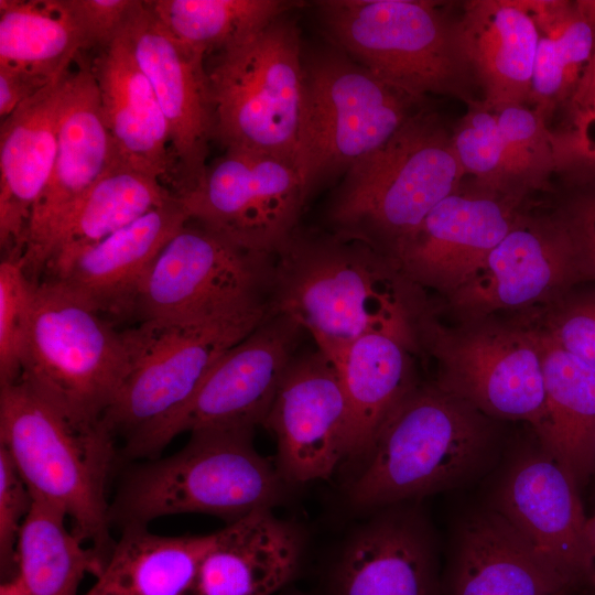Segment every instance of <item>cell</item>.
<instances>
[{
  "mask_svg": "<svg viewBox=\"0 0 595 595\" xmlns=\"http://www.w3.org/2000/svg\"><path fill=\"white\" fill-rule=\"evenodd\" d=\"M39 90L20 75L0 68V118L7 119L22 102Z\"/></svg>",
  "mask_w": 595,
  "mask_h": 595,
  "instance_id": "ee69618b",
  "label": "cell"
},
{
  "mask_svg": "<svg viewBox=\"0 0 595 595\" xmlns=\"http://www.w3.org/2000/svg\"><path fill=\"white\" fill-rule=\"evenodd\" d=\"M554 305L544 332L595 369V293L569 294Z\"/></svg>",
  "mask_w": 595,
  "mask_h": 595,
  "instance_id": "ab89813d",
  "label": "cell"
},
{
  "mask_svg": "<svg viewBox=\"0 0 595 595\" xmlns=\"http://www.w3.org/2000/svg\"><path fill=\"white\" fill-rule=\"evenodd\" d=\"M347 540L334 569L333 595H442L437 542L422 509L383 507Z\"/></svg>",
  "mask_w": 595,
  "mask_h": 595,
  "instance_id": "44dd1931",
  "label": "cell"
},
{
  "mask_svg": "<svg viewBox=\"0 0 595 595\" xmlns=\"http://www.w3.org/2000/svg\"><path fill=\"white\" fill-rule=\"evenodd\" d=\"M303 332L292 318L272 311L218 359L183 407L126 440V456L152 459L184 432L263 424Z\"/></svg>",
  "mask_w": 595,
  "mask_h": 595,
  "instance_id": "8fae6325",
  "label": "cell"
},
{
  "mask_svg": "<svg viewBox=\"0 0 595 595\" xmlns=\"http://www.w3.org/2000/svg\"><path fill=\"white\" fill-rule=\"evenodd\" d=\"M188 220L173 197L78 252L51 279L101 315L129 316L152 262Z\"/></svg>",
  "mask_w": 595,
  "mask_h": 595,
  "instance_id": "603a6c76",
  "label": "cell"
},
{
  "mask_svg": "<svg viewBox=\"0 0 595 595\" xmlns=\"http://www.w3.org/2000/svg\"><path fill=\"white\" fill-rule=\"evenodd\" d=\"M420 102L340 50L304 55L294 166L309 196L383 145Z\"/></svg>",
  "mask_w": 595,
  "mask_h": 595,
  "instance_id": "ba28073f",
  "label": "cell"
},
{
  "mask_svg": "<svg viewBox=\"0 0 595 595\" xmlns=\"http://www.w3.org/2000/svg\"><path fill=\"white\" fill-rule=\"evenodd\" d=\"M585 280L591 278L564 210L519 214L482 268L448 296L454 310L475 321L538 302L555 304Z\"/></svg>",
  "mask_w": 595,
  "mask_h": 595,
  "instance_id": "9a60e30c",
  "label": "cell"
},
{
  "mask_svg": "<svg viewBox=\"0 0 595 595\" xmlns=\"http://www.w3.org/2000/svg\"><path fill=\"white\" fill-rule=\"evenodd\" d=\"M575 589L488 504L456 521L444 595H555Z\"/></svg>",
  "mask_w": 595,
  "mask_h": 595,
  "instance_id": "7402d4cb",
  "label": "cell"
},
{
  "mask_svg": "<svg viewBox=\"0 0 595 595\" xmlns=\"http://www.w3.org/2000/svg\"><path fill=\"white\" fill-rule=\"evenodd\" d=\"M552 134L556 172L580 183L595 182V98L569 112L565 127Z\"/></svg>",
  "mask_w": 595,
  "mask_h": 595,
  "instance_id": "60d3db41",
  "label": "cell"
},
{
  "mask_svg": "<svg viewBox=\"0 0 595 595\" xmlns=\"http://www.w3.org/2000/svg\"><path fill=\"white\" fill-rule=\"evenodd\" d=\"M270 301L188 317L153 318L123 332L128 363L102 415L126 440L183 407L218 359L270 314Z\"/></svg>",
  "mask_w": 595,
  "mask_h": 595,
  "instance_id": "52a82bcc",
  "label": "cell"
},
{
  "mask_svg": "<svg viewBox=\"0 0 595 595\" xmlns=\"http://www.w3.org/2000/svg\"><path fill=\"white\" fill-rule=\"evenodd\" d=\"M174 197L190 220L245 250L274 258L296 232L309 194L291 162L226 149Z\"/></svg>",
  "mask_w": 595,
  "mask_h": 595,
  "instance_id": "7c38bea8",
  "label": "cell"
},
{
  "mask_svg": "<svg viewBox=\"0 0 595 595\" xmlns=\"http://www.w3.org/2000/svg\"><path fill=\"white\" fill-rule=\"evenodd\" d=\"M302 548L294 526L252 511L213 533L185 595H271L295 574Z\"/></svg>",
  "mask_w": 595,
  "mask_h": 595,
  "instance_id": "484cf974",
  "label": "cell"
},
{
  "mask_svg": "<svg viewBox=\"0 0 595 595\" xmlns=\"http://www.w3.org/2000/svg\"><path fill=\"white\" fill-rule=\"evenodd\" d=\"M86 50L109 46L141 7L140 0H65Z\"/></svg>",
  "mask_w": 595,
  "mask_h": 595,
  "instance_id": "b9f144b4",
  "label": "cell"
},
{
  "mask_svg": "<svg viewBox=\"0 0 595 595\" xmlns=\"http://www.w3.org/2000/svg\"><path fill=\"white\" fill-rule=\"evenodd\" d=\"M85 50L65 0H0V68L42 89Z\"/></svg>",
  "mask_w": 595,
  "mask_h": 595,
  "instance_id": "1f68e13d",
  "label": "cell"
},
{
  "mask_svg": "<svg viewBox=\"0 0 595 595\" xmlns=\"http://www.w3.org/2000/svg\"><path fill=\"white\" fill-rule=\"evenodd\" d=\"M208 77L215 136L226 149L291 162L304 99L300 31L286 13L217 54Z\"/></svg>",
  "mask_w": 595,
  "mask_h": 595,
  "instance_id": "9c48e42d",
  "label": "cell"
},
{
  "mask_svg": "<svg viewBox=\"0 0 595 595\" xmlns=\"http://www.w3.org/2000/svg\"><path fill=\"white\" fill-rule=\"evenodd\" d=\"M452 142L464 175L473 177V185L513 199L496 111L482 100L468 105V111L452 131Z\"/></svg>",
  "mask_w": 595,
  "mask_h": 595,
  "instance_id": "8d00e7d4",
  "label": "cell"
},
{
  "mask_svg": "<svg viewBox=\"0 0 595 595\" xmlns=\"http://www.w3.org/2000/svg\"><path fill=\"white\" fill-rule=\"evenodd\" d=\"M213 539L167 537L147 527L121 530L85 595H185Z\"/></svg>",
  "mask_w": 595,
  "mask_h": 595,
  "instance_id": "4dcf8cb0",
  "label": "cell"
},
{
  "mask_svg": "<svg viewBox=\"0 0 595 595\" xmlns=\"http://www.w3.org/2000/svg\"><path fill=\"white\" fill-rule=\"evenodd\" d=\"M510 196L520 201L527 192L543 187L556 172L552 131L547 118L526 105L496 111Z\"/></svg>",
  "mask_w": 595,
  "mask_h": 595,
  "instance_id": "d590c367",
  "label": "cell"
},
{
  "mask_svg": "<svg viewBox=\"0 0 595 595\" xmlns=\"http://www.w3.org/2000/svg\"><path fill=\"white\" fill-rule=\"evenodd\" d=\"M416 288L392 258L335 232L294 236L273 259L271 306L309 333L328 359L371 334L418 347L423 316Z\"/></svg>",
  "mask_w": 595,
  "mask_h": 595,
  "instance_id": "6da1fadb",
  "label": "cell"
},
{
  "mask_svg": "<svg viewBox=\"0 0 595 595\" xmlns=\"http://www.w3.org/2000/svg\"><path fill=\"white\" fill-rule=\"evenodd\" d=\"M498 457L491 418L437 385L415 386L380 429L348 500L361 509L415 501L474 482Z\"/></svg>",
  "mask_w": 595,
  "mask_h": 595,
  "instance_id": "7a4b0ae2",
  "label": "cell"
},
{
  "mask_svg": "<svg viewBox=\"0 0 595 595\" xmlns=\"http://www.w3.org/2000/svg\"><path fill=\"white\" fill-rule=\"evenodd\" d=\"M31 494L8 452L0 446V571L1 581L18 572L17 547L32 507Z\"/></svg>",
  "mask_w": 595,
  "mask_h": 595,
  "instance_id": "f35d334b",
  "label": "cell"
},
{
  "mask_svg": "<svg viewBox=\"0 0 595 595\" xmlns=\"http://www.w3.org/2000/svg\"><path fill=\"white\" fill-rule=\"evenodd\" d=\"M0 595H28L20 580L14 576L1 583Z\"/></svg>",
  "mask_w": 595,
  "mask_h": 595,
  "instance_id": "bcb514c9",
  "label": "cell"
},
{
  "mask_svg": "<svg viewBox=\"0 0 595 595\" xmlns=\"http://www.w3.org/2000/svg\"><path fill=\"white\" fill-rule=\"evenodd\" d=\"M320 22L338 50L422 101L428 94L475 101L476 83L457 21L423 0H323Z\"/></svg>",
  "mask_w": 595,
  "mask_h": 595,
  "instance_id": "8992f818",
  "label": "cell"
},
{
  "mask_svg": "<svg viewBox=\"0 0 595 595\" xmlns=\"http://www.w3.org/2000/svg\"><path fill=\"white\" fill-rule=\"evenodd\" d=\"M539 32L529 102L547 120L569 105L595 56V0H524Z\"/></svg>",
  "mask_w": 595,
  "mask_h": 595,
  "instance_id": "f546056e",
  "label": "cell"
},
{
  "mask_svg": "<svg viewBox=\"0 0 595 595\" xmlns=\"http://www.w3.org/2000/svg\"><path fill=\"white\" fill-rule=\"evenodd\" d=\"M77 65L65 79L53 171L29 224L23 261L30 278L47 268L56 236L79 201L102 175L120 165L91 64L80 61Z\"/></svg>",
  "mask_w": 595,
  "mask_h": 595,
  "instance_id": "e0dca14e",
  "label": "cell"
},
{
  "mask_svg": "<svg viewBox=\"0 0 595 595\" xmlns=\"http://www.w3.org/2000/svg\"><path fill=\"white\" fill-rule=\"evenodd\" d=\"M127 363L123 332L56 281H35L18 380L68 416L96 422L112 402Z\"/></svg>",
  "mask_w": 595,
  "mask_h": 595,
  "instance_id": "30bf717a",
  "label": "cell"
},
{
  "mask_svg": "<svg viewBox=\"0 0 595 595\" xmlns=\"http://www.w3.org/2000/svg\"><path fill=\"white\" fill-rule=\"evenodd\" d=\"M574 588L595 589V564L586 541L578 486L537 437L505 464L488 502Z\"/></svg>",
  "mask_w": 595,
  "mask_h": 595,
  "instance_id": "2e32d148",
  "label": "cell"
},
{
  "mask_svg": "<svg viewBox=\"0 0 595 595\" xmlns=\"http://www.w3.org/2000/svg\"><path fill=\"white\" fill-rule=\"evenodd\" d=\"M252 434L245 428L199 429L175 454L136 467L110 504L111 524L121 530L147 527L177 513L234 521L271 509L283 498L286 483L256 451Z\"/></svg>",
  "mask_w": 595,
  "mask_h": 595,
  "instance_id": "277c9868",
  "label": "cell"
},
{
  "mask_svg": "<svg viewBox=\"0 0 595 595\" xmlns=\"http://www.w3.org/2000/svg\"><path fill=\"white\" fill-rule=\"evenodd\" d=\"M68 72L1 121L0 245L4 253H23L34 206L51 177Z\"/></svg>",
  "mask_w": 595,
  "mask_h": 595,
  "instance_id": "d4e9b609",
  "label": "cell"
},
{
  "mask_svg": "<svg viewBox=\"0 0 595 595\" xmlns=\"http://www.w3.org/2000/svg\"><path fill=\"white\" fill-rule=\"evenodd\" d=\"M595 98V56L585 73L575 95L567 105L569 112L577 110L586 106Z\"/></svg>",
  "mask_w": 595,
  "mask_h": 595,
  "instance_id": "f6af8a7d",
  "label": "cell"
},
{
  "mask_svg": "<svg viewBox=\"0 0 595 595\" xmlns=\"http://www.w3.org/2000/svg\"><path fill=\"white\" fill-rule=\"evenodd\" d=\"M34 283L23 253H4L0 263V387L20 378Z\"/></svg>",
  "mask_w": 595,
  "mask_h": 595,
  "instance_id": "74e56055",
  "label": "cell"
},
{
  "mask_svg": "<svg viewBox=\"0 0 595 595\" xmlns=\"http://www.w3.org/2000/svg\"><path fill=\"white\" fill-rule=\"evenodd\" d=\"M591 281H595V191L574 198L564 209Z\"/></svg>",
  "mask_w": 595,
  "mask_h": 595,
  "instance_id": "7bdbcfd3",
  "label": "cell"
},
{
  "mask_svg": "<svg viewBox=\"0 0 595 595\" xmlns=\"http://www.w3.org/2000/svg\"><path fill=\"white\" fill-rule=\"evenodd\" d=\"M58 509L33 500L17 547V577L28 595H76L86 574L97 576L105 556L66 528Z\"/></svg>",
  "mask_w": 595,
  "mask_h": 595,
  "instance_id": "836d02e7",
  "label": "cell"
},
{
  "mask_svg": "<svg viewBox=\"0 0 595 595\" xmlns=\"http://www.w3.org/2000/svg\"><path fill=\"white\" fill-rule=\"evenodd\" d=\"M419 337L439 360L437 386L495 419L528 422L539 437L545 398L539 331L472 324L445 331L423 315Z\"/></svg>",
  "mask_w": 595,
  "mask_h": 595,
  "instance_id": "4fadbf2b",
  "label": "cell"
},
{
  "mask_svg": "<svg viewBox=\"0 0 595 595\" xmlns=\"http://www.w3.org/2000/svg\"><path fill=\"white\" fill-rule=\"evenodd\" d=\"M113 437L102 419L77 421L20 380L0 387V446L32 499L62 511L73 533L105 558L113 545L106 497Z\"/></svg>",
  "mask_w": 595,
  "mask_h": 595,
  "instance_id": "3957f363",
  "label": "cell"
},
{
  "mask_svg": "<svg viewBox=\"0 0 595 595\" xmlns=\"http://www.w3.org/2000/svg\"><path fill=\"white\" fill-rule=\"evenodd\" d=\"M134 57L165 116L174 161L175 196L204 173L215 112L205 55L176 40L147 1L126 26Z\"/></svg>",
  "mask_w": 595,
  "mask_h": 595,
  "instance_id": "ac0fdd59",
  "label": "cell"
},
{
  "mask_svg": "<svg viewBox=\"0 0 595 595\" xmlns=\"http://www.w3.org/2000/svg\"><path fill=\"white\" fill-rule=\"evenodd\" d=\"M593 475L595 476V454H594Z\"/></svg>",
  "mask_w": 595,
  "mask_h": 595,
  "instance_id": "c3c4849f",
  "label": "cell"
},
{
  "mask_svg": "<svg viewBox=\"0 0 595 595\" xmlns=\"http://www.w3.org/2000/svg\"><path fill=\"white\" fill-rule=\"evenodd\" d=\"M411 350L378 334L347 345L334 359L348 409L347 458L364 457L380 429L414 389Z\"/></svg>",
  "mask_w": 595,
  "mask_h": 595,
  "instance_id": "83f0119b",
  "label": "cell"
},
{
  "mask_svg": "<svg viewBox=\"0 0 595 595\" xmlns=\"http://www.w3.org/2000/svg\"><path fill=\"white\" fill-rule=\"evenodd\" d=\"M91 71L119 164L173 184L167 122L134 57L126 28L96 56Z\"/></svg>",
  "mask_w": 595,
  "mask_h": 595,
  "instance_id": "cb8c5ba5",
  "label": "cell"
},
{
  "mask_svg": "<svg viewBox=\"0 0 595 595\" xmlns=\"http://www.w3.org/2000/svg\"><path fill=\"white\" fill-rule=\"evenodd\" d=\"M545 425L538 437L577 486L593 475L595 369L539 331Z\"/></svg>",
  "mask_w": 595,
  "mask_h": 595,
  "instance_id": "f1b7e54d",
  "label": "cell"
},
{
  "mask_svg": "<svg viewBox=\"0 0 595 595\" xmlns=\"http://www.w3.org/2000/svg\"><path fill=\"white\" fill-rule=\"evenodd\" d=\"M586 541L592 560L595 564V512L587 517L586 521Z\"/></svg>",
  "mask_w": 595,
  "mask_h": 595,
  "instance_id": "7dc6e473",
  "label": "cell"
},
{
  "mask_svg": "<svg viewBox=\"0 0 595 595\" xmlns=\"http://www.w3.org/2000/svg\"><path fill=\"white\" fill-rule=\"evenodd\" d=\"M263 425L286 484L328 478L348 450V409L334 364L316 348L292 360Z\"/></svg>",
  "mask_w": 595,
  "mask_h": 595,
  "instance_id": "ffe728a7",
  "label": "cell"
},
{
  "mask_svg": "<svg viewBox=\"0 0 595 595\" xmlns=\"http://www.w3.org/2000/svg\"><path fill=\"white\" fill-rule=\"evenodd\" d=\"M464 176L452 132L436 113L419 108L346 172L328 218L337 234L387 252L457 191Z\"/></svg>",
  "mask_w": 595,
  "mask_h": 595,
  "instance_id": "5b68a950",
  "label": "cell"
},
{
  "mask_svg": "<svg viewBox=\"0 0 595 595\" xmlns=\"http://www.w3.org/2000/svg\"><path fill=\"white\" fill-rule=\"evenodd\" d=\"M174 195L153 176L117 165L102 175L63 223L52 251V273Z\"/></svg>",
  "mask_w": 595,
  "mask_h": 595,
  "instance_id": "d6a6232c",
  "label": "cell"
},
{
  "mask_svg": "<svg viewBox=\"0 0 595 595\" xmlns=\"http://www.w3.org/2000/svg\"><path fill=\"white\" fill-rule=\"evenodd\" d=\"M273 259L188 220L145 273L133 315L140 321L188 317L270 301Z\"/></svg>",
  "mask_w": 595,
  "mask_h": 595,
  "instance_id": "5bb4252c",
  "label": "cell"
},
{
  "mask_svg": "<svg viewBox=\"0 0 595 595\" xmlns=\"http://www.w3.org/2000/svg\"><path fill=\"white\" fill-rule=\"evenodd\" d=\"M569 593H559V594H555V595H567Z\"/></svg>",
  "mask_w": 595,
  "mask_h": 595,
  "instance_id": "681fc988",
  "label": "cell"
},
{
  "mask_svg": "<svg viewBox=\"0 0 595 595\" xmlns=\"http://www.w3.org/2000/svg\"><path fill=\"white\" fill-rule=\"evenodd\" d=\"M457 23L484 106L529 102L539 32L524 0L467 1Z\"/></svg>",
  "mask_w": 595,
  "mask_h": 595,
  "instance_id": "4316f807",
  "label": "cell"
},
{
  "mask_svg": "<svg viewBox=\"0 0 595 595\" xmlns=\"http://www.w3.org/2000/svg\"><path fill=\"white\" fill-rule=\"evenodd\" d=\"M518 203L462 185L386 253L415 285L451 294L482 268L511 229Z\"/></svg>",
  "mask_w": 595,
  "mask_h": 595,
  "instance_id": "d6986e66",
  "label": "cell"
},
{
  "mask_svg": "<svg viewBox=\"0 0 595 595\" xmlns=\"http://www.w3.org/2000/svg\"><path fill=\"white\" fill-rule=\"evenodd\" d=\"M147 3L176 40L205 56L242 42L298 6L281 0H152Z\"/></svg>",
  "mask_w": 595,
  "mask_h": 595,
  "instance_id": "e575fe53",
  "label": "cell"
}]
</instances>
